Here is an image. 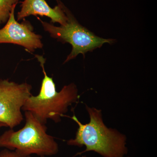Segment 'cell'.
Segmentation results:
<instances>
[{
  "mask_svg": "<svg viewBox=\"0 0 157 157\" xmlns=\"http://www.w3.org/2000/svg\"><path fill=\"white\" fill-rule=\"evenodd\" d=\"M90 118L89 123L82 124L75 115L70 117L78 125L74 139L67 141L70 146L81 147L85 146L84 151H94L103 157H124L128 152L126 137L115 129L107 128L103 122L100 109L86 105Z\"/></svg>",
  "mask_w": 157,
  "mask_h": 157,
  "instance_id": "cell-1",
  "label": "cell"
},
{
  "mask_svg": "<svg viewBox=\"0 0 157 157\" xmlns=\"http://www.w3.org/2000/svg\"><path fill=\"white\" fill-rule=\"evenodd\" d=\"M36 57L42 67L44 78L39 94L32 95L26 101L22 110L32 113L45 124L48 120L59 122L62 117L67 112L68 107L77 101L78 90L75 84L71 83L65 86L60 91H56L52 78L49 77L45 72V59L41 56Z\"/></svg>",
  "mask_w": 157,
  "mask_h": 157,
  "instance_id": "cell-2",
  "label": "cell"
},
{
  "mask_svg": "<svg viewBox=\"0 0 157 157\" xmlns=\"http://www.w3.org/2000/svg\"><path fill=\"white\" fill-rule=\"evenodd\" d=\"M25 124L17 131L12 129L0 136V147L14 151L26 156L54 155L58 153L59 145L47 132V127L29 111H25Z\"/></svg>",
  "mask_w": 157,
  "mask_h": 157,
  "instance_id": "cell-3",
  "label": "cell"
},
{
  "mask_svg": "<svg viewBox=\"0 0 157 157\" xmlns=\"http://www.w3.org/2000/svg\"><path fill=\"white\" fill-rule=\"evenodd\" d=\"M64 11L67 17V23L60 27H56L48 22L42 21L37 17L46 32L50 36L63 43H70L72 46L71 53L64 63L76 57L78 55H85L88 52H92L101 48L106 43L111 44L114 42L113 39H105L97 36L95 34L78 23L70 10L63 5Z\"/></svg>",
  "mask_w": 157,
  "mask_h": 157,
  "instance_id": "cell-4",
  "label": "cell"
},
{
  "mask_svg": "<svg viewBox=\"0 0 157 157\" xmlns=\"http://www.w3.org/2000/svg\"><path fill=\"white\" fill-rule=\"evenodd\" d=\"M32 86L24 82L18 84L8 79L0 80V122L10 129L23 120L22 107L31 95Z\"/></svg>",
  "mask_w": 157,
  "mask_h": 157,
  "instance_id": "cell-5",
  "label": "cell"
},
{
  "mask_svg": "<svg viewBox=\"0 0 157 157\" xmlns=\"http://www.w3.org/2000/svg\"><path fill=\"white\" fill-rule=\"evenodd\" d=\"M17 5L12 8L6 25L0 29V43L21 45L31 52L42 48V37L33 32V27L30 23L25 21L19 23L15 20L14 11Z\"/></svg>",
  "mask_w": 157,
  "mask_h": 157,
  "instance_id": "cell-6",
  "label": "cell"
},
{
  "mask_svg": "<svg viewBox=\"0 0 157 157\" xmlns=\"http://www.w3.org/2000/svg\"><path fill=\"white\" fill-rule=\"evenodd\" d=\"M56 1L57 6L52 8L45 0H24L21 2V9L17 14V21L30 15H40L49 17L52 22L65 25L68 18L63 8V4L59 0Z\"/></svg>",
  "mask_w": 157,
  "mask_h": 157,
  "instance_id": "cell-7",
  "label": "cell"
},
{
  "mask_svg": "<svg viewBox=\"0 0 157 157\" xmlns=\"http://www.w3.org/2000/svg\"><path fill=\"white\" fill-rule=\"evenodd\" d=\"M19 0H0V25L7 22L14 5Z\"/></svg>",
  "mask_w": 157,
  "mask_h": 157,
  "instance_id": "cell-8",
  "label": "cell"
},
{
  "mask_svg": "<svg viewBox=\"0 0 157 157\" xmlns=\"http://www.w3.org/2000/svg\"><path fill=\"white\" fill-rule=\"evenodd\" d=\"M0 157H31V156H26L17 153L14 151L10 150L8 149L5 148L0 151Z\"/></svg>",
  "mask_w": 157,
  "mask_h": 157,
  "instance_id": "cell-9",
  "label": "cell"
},
{
  "mask_svg": "<svg viewBox=\"0 0 157 157\" xmlns=\"http://www.w3.org/2000/svg\"><path fill=\"white\" fill-rule=\"evenodd\" d=\"M7 127L6 124L3 123L1 122H0V128L2 127Z\"/></svg>",
  "mask_w": 157,
  "mask_h": 157,
  "instance_id": "cell-10",
  "label": "cell"
},
{
  "mask_svg": "<svg viewBox=\"0 0 157 157\" xmlns=\"http://www.w3.org/2000/svg\"><path fill=\"white\" fill-rule=\"evenodd\" d=\"M40 157H46V156H40ZM82 157H86V156H82Z\"/></svg>",
  "mask_w": 157,
  "mask_h": 157,
  "instance_id": "cell-11",
  "label": "cell"
},
{
  "mask_svg": "<svg viewBox=\"0 0 157 157\" xmlns=\"http://www.w3.org/2000/svg\"></svg>",
  "mask_w": 157,
  "mask_h": 157,
  "instance_id": "cell-12",
  "label": "cell"
}]
</instances>
